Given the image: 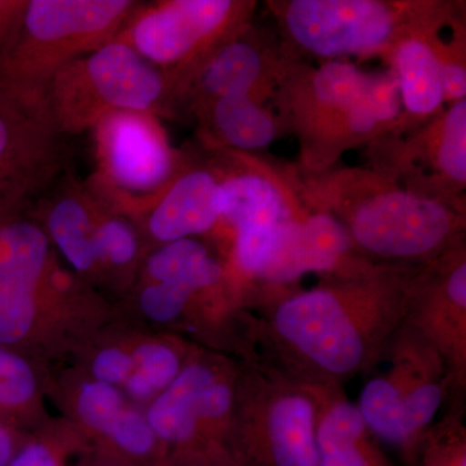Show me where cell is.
Listing matches in <instances>:
<instances>
[{
  "instance_id": "6da1fadb",
  "label": "cell",
  "mask_w": 466,
  "mask_h": 466,
  "mask_svg": "<svg viewBox=\"0 0 466 466\" xmlns=\"http://www.w3.org/2000/svg\"><path fill=\"white\" fill-rule=\"evenodd\" d=\"M419 269L379 266L285 294L257 327L251 325L265 354L262 363L323 388L341 389L370 372L403 324Z\"/></svg>"
},
{
  "instance_id": "7a4b0ae2",
  "label": "cell",
  "mask_w": 466,
  "mask_h": 466,
  "mask_svg": "<svg viewBox=\"0 0 466 466\" xmlns=\"http://www.w3.org/2000/svg\"><path fill=\"white\" fill-rule=\"evenodd\" d=\"M309 195L345 227L358 253L380 266L429 265L460 244L464 219L450 202L400 188L381 173L339 170L314 180Z\"/></svg>"
},
{
  "instance_id": "3957f363",
  "label": "cell",
  "mask_w": 466,
  "mask_h": 466,
  "mask_svg": "<svg viewBox=\"0 0 466 466\" xmlns=\"http://www.w3.org/2000/svg\"><path fill=\"white\" fill-rule=\"evenodd\" d=\"M137 7L131 0H29L0 50V103L47 122L43 97L54 76L115 41Z\"/></svg>"
},
{
  "instance_id": "277c9868",
  "label": "cell",
  "mask_w": 466,
  "mask_h": 466,
  "mask_svg": "<svg viewBox=\"0 0 466 466\" xmlns=\"http://www.w3.org/2000/svg\"><path fill=\"white\" fill-rule=\"evenodd\" d=\"M238 370L223 359H187L146 417L171 466H245L236 425Z\"/></svg>"
},
{
  "instance_id": "5b68a950",
  "label": "cell",
  "mask_w": 466,
  "mask_h": 466,
  "mask_svg": "<svg viewBox=\"0 0 466 466\" xmlns=\"http://www.w3.org/2000/svg\"><path fill=\"white\" fill-rule=\"evenodd\" d=\"M174 92L167 73L115 39L58 70L43 97V113L66 137L94 130L116 112L168 115Z\"/></svg>"
},
{
  "instance_id": "8992f818",
  "label": "cell",
  "mask_w": 466,
  "mask_h": 466,
  "mask_svg": "<svg viewBox=\"0 0 466 466\" xmlns=\"http://www.w3.org/2000/svg\"><path fill=\"white\" fill-rule=\"evenodd\" d=\"M375 366L382 368L370 370L359 410L373 437L413 465L451 388L460 386L438 350L404 323Z\"/></svg>"
},
{
  "instance_id": "52a82bcc",
  "label": "cell",
  "mask_w": 466,
  "mask_h": 466,
  "mask_svg": "<svg viewBox=\"0 0 466 466\" xmlns=\"http://www.w3.org/2000/svg\"><path fill=\"white\" fill-rule=\"evenodd\" d=\"M320 386L256 360L238 370L236 425L245 466H318Z\"/></svg>"
},
{
  "instance_id": "ba28073f",
  "label": "cell",
  "mask_w": 466,
  "mask_h": 466,
  "mask_svg": "<svg viewBox=\"0 0 466 466\" xmlns=\"http://www.w3.org/2000/svg\"><path fill=\"white\" fill-rule=\"evenodd\" d=\"M99 174L91 192L116 213L142 214L183 167L158 116L116 112L95 126Z\"/></svg>"
},
{
  "instance_id": "9c48e42d",
  "label": "cell",
  "mask_w": 466,
  "mask_h": 466,
  "mask_svg": "<svg viewBox=\"0 0 466 466\" xmlns=\"http://www.w3.org/2000/svg\"><path fill=\"white\" fill-rule=\"evenodd\" d=\"M244 5L232 0H170L137 7L116 39L167 73L177 92L214 48L238 33Z\"/></svg>"
},
{
  "instance_id": "30bf717a",
  "label": "cell",
  "mask_w": 466,
  "mask_h": 466,
  "mask_svg": "<svg viewBox=\"0 0 466 466\" xmlns=\"http://www.w3.org/2000/svg\"><path fill=\"white\" fill-rule=\"evenodd\" d=\"M60 287L41 223L21 211L5 214L0 220V346L24 354L41 328L43 305Z\"/></svg>"
},
{
  "instance_id": "8fae6325",
  "label": "cell",
  "mask_w": 466,
  "mask_h": 466,
  "mask_svg": "<svg viewBox=\"0 0 466 466\" xmlns=\"http://www.w3.org/2000/svg\"><path fill=\"white\" fill-rule=\"evenodd\" d=\"M285 32L309 54L329 58L376 54L406 34L410 5L377 0H291L276 5Z\"/></svg>"
},
{
  "instance_id": "7c38bea8",
  "label": "cell",
  "mask_w": 466,
  "mask_h": 466,
  "mask_svg": "<svg viewBox=\"0 0 466 466\" xmlns=\"http://www.w3.org/2000/svg\"><path fill=\"white\" fill-rule=\"evenodd\" d=\"M269 174L283 198L285 214L279 225L274 254L257 280L276 288L293 283L309 272L351 278L380 266L358 253L345 227L332 214L317 207L315 213H305L289 187L271 171Z\"/></svg>"
},
{
  "instance_id": "4fadbf2b",
  "label": "cell",
  "mask_w": 466,
  "mask_h": 466,
  "mask_svg": "<svg viewBox=\"0 0 466 466\" xmlns=\"http://www.w3.org/2000/svg\"><path fill=\"white\" fill-rule=\"evenodd\" d=\"M403 323L438 350L461 388L466 372V262L461 244L417 271Z\"/></svg>"
},
{
  "instance_id": "5bb4252c",
  "label": "cell",
  "mask_w": 466,
  "mask_h": 466,
  "mask_svg": "<svg viewBox=\"0 0 466 466\" xmlns=\"http://www.w3.org/2000/svg\"><path fill=\"white\" fill-rule=\"evenodd\" d=\"M364 78L366 73L354 64L330 60L300 84L290 82L287 99L309 164L325 167L352 142L349 113L360 97Z\"/></svg>"
},
{
  "instance_id": "9a60e30c",
  "label": "cell",
  "mask_w": 466,
  "mask_h": 466,
  "mask_svg": "<svg viewBox=\"0 0 466 466\" xmlns=\"http://www.w3.org/2000/svg\"><path fill=\"white\" fill-rule=\"evenodd\" d=\"M47 122L0 103V213L21 211L66 167V144Z\"/></svg>"
},
{
  "instance_id": "2e32d148",
  "label": "cell",
  "mask_w": 466,
  "mask_h": 466,
  "mask_svg": "<svg viewBox=\"0 0 466 466\" xmlns=\"http://www.w3.org/2000/svg\"><path fill=\"white\" fill-rule=\"evenodd\" d=\"M222 217L220 177L207 168H180L133 222L143 238L162 245L216 228Z\"/></svg>"
},
{
  "instance_id": "e0dca14e",
  "label": "cell",
  "mask_w": 466,
  "mask_h": 466,
  "mask_svg": "<svg viewBox=\"0 0 466 466\" xmlns=\"http://www.w3.org/2000/svg\"><path fill=\"white\" fill-rule=\"evenodd\" d=\"M269 78V64L254 43L238 33L220 43L187 76L175 92L171 110L186 106L195 115L214 101L247 96L260 103L259 92Z\"/></svg>"
},
{
  "instance_id": "ac0fdd59",
  "label": "cell",
  "mask_w": 466,
  "mask_h": 466,
  "mask_svg": "<svg viewBox=\"0 0 466 466\" xmlns=\"http://www.w3.org/2000/svg\"><path fill=\"white\" fill-rule=\"evenodd\" d=\"M99 211L100 201L94 193L69 182L48 198L41 223L51 244L76 274L95 281L101 279L95 245Z\"/></svg>"
},
{
  "instance_id": "d6986e66",
  "label": "cell",
  "mask_w": 466,
  "mask_h": 466,
  "mask_svg": "<svg viewBox=\"0 0 466 466\" xmlns=\"http://www.w3.org/2000/svg\"><path fill=\"white\" fill-rule=\"evenodd\" d=\"M339 388L319 394L318 466H390L380 451L357 403Z\"/></svg>"
},
{
  "instance_id": "ffe728a7",
  "label": "cell",
  "mask_w": 466,
  "mask_h": 466,
  "mask_svg": "<svg viewBox=\"0 0 466 466\" xmlns=\"http://www.w3.org/2000/svg\"><path fill=\"white\" fill-rule=\"evenodd\" d=\"M431 30L410 34L392 47V72L400 85L401 103L412 116H433L444 101L441 64Z\"/></svg>"
},
{
  "instance_id": "44dd1931",
  "label": "cell",
  "mask_w": 466,
  "mask_h": 466,
  "mask_svg": "<svg viewBox=\"0 0 466 466\" xmlns=\"http://www.w3.org/2000/svg\"><path fill=\"white\" fill-rule=\"evenodd\" d=\"M139 269V283L187 281L207 291L220 287L226 276L222 262L192 238L158 245L144 257Z\"/></svg>"
},
{
  "instance_id": "7402d4cb",
  "label": "cell",
  "mask_w": 466,
  "mask_h": 466,
  "mask_svg": "<svg viewBox=\"0 0 466 466\" xmlns=\"http://www.w3.org/2000/svg\"><path fill=\"white\" fill-rule=\"evenodd\" d=\"M222 217L220 222L233 232L241 227L278 225L283 219V198L272 179L268 168L233 174L220 179Z\"/></svg>"
},
{
  "instance_id": "603a6c76",
  "label": "cell",
  "mask_w": 466,
  "mask_h": 466,
  "mask_svg": "<svg viewBox=\"0 0 466 466\" xmlns=\"http://www.w3.org/2000/svg\"><path fill=\"white\" fill-rule=\"evenodd\" d=\"M218 142L238 150L263 149L274 143L278 125L258 101L247 96L226 97L198 115Z\"/></svg>"
},
{
  "instance_id": "cb8c5ba5",
  "label": "cell",
  "mask_w": 466,
  "mask_h": 466,
  "mask_svg": "<svg viewBox=\"0 0 466 466\" xmlns=\"http://www.w3.org/2000/svg\"><path fill=\"white\" fill-rule=\"evenodd\" d=\"M95 245L101 279L106 276L133 278L134 272L142 266L144 245L139 228L130 218L116 213L101 201Z\"/></svg>"
},
{
  "instance_id": "d4e9b609",
  "label": "cell",
  "mask_w": 466,
  "mask_h": 466,
  "mask_svg": "<svg viewBox=\"0 0 466 466\" xmlns=\"http://www.w3.org/2000/svg\"><path fill=\"white\" fill-rule=\"evenodd\" d=\"M424 152L441 177L456 188L466 183V101L452 104L425 134Z\"/></svg>"
},
{
  "instance_id": "484cf974",
  "label": "cell",
  "mask_w": 466,
  "mask_h": 466,
  "mask_svg": "<svg viewBox=\"0 0 466 466\" xmlns=\"http://www.w3.org/2000/svg\"><path fill=\"white\" fill-rule=\"evenodd\" d=\"M39 401V381L29 359L0 346V420L23 431Z\"/></svg>"
},
{
  "instance_id": "4316f807",
  "label": "cell",
  "mask_w": 466,
  "mask_h": 466,
  "mask_svg": "<svg viewBox=\"0 0 466 466\" xmlns=\"http://www.w3.org/2000/svg\"><path fill=\"white\" fill-rule=\"evenodd\" d=\"M128 406L125 392L116 386L92 379L79 383L75 395L76 419L86 437L96 441L95 450L109 437Z\"/></svg>"
},
{
  "instance_id": "83f0119b",
  "label": "cell",
  "mask_w": 466,
  "mask_h": 466,
  "mask_svg": "<svg viewBox=\"0 0 466 466\" xmlns=\"http://www.w3.org/2000/svg\"><path fill=\"white\" fill-rule=\"evenodd\" d=\"M94 452L85 434L46 431L29 435L8 466H87Z\"/></svg>"
},
{
  "instance_id": "f1b7e54d",
  "label": "cell",
  "mask_w": 466,
  "mask_h": 466,
  "mask_svg": "<svg viewBox=\"0 0 466 466\" xmlns=\"http://www.w3.org/2000/svg\"><path fill=\"white\" fill-rule=\"evenodd\" d=\"M131 352L133 373L148 382L157 395L177 379L187 361L183 350L168 339H147L131 343Z\"/></svg>"
},
{
  "instance_id": "f546056e",
  "label": "cell",
  "mask_w": 466,
  "mask_h": 466,
  "mask_svg": "<svg viewBox=\"0 0 466 466\" xmlns=\"http://www.w3.org/2000/svg\"><path fill=\"white\" fill-rule=\"evenodd\" d=\"M137 303L140 314L156 324H171L179 320L192 300L207 293L198 285L187 281L171 283H139Z\"/></svg>"
},
{
  "instance_id": "4dcf8cb0",
  "label": "cell",
  "mask_w": 466,
  "mask_h": 466,
  "mask_svg": "<svg viewBox=\"0 0 466 466\" xmlns=\"http://www.w3.org/2000/svg\"><path fill=\"white\" fill-rule=\"evenodd\" d=\"M416 464L466 466L465 429L459 416H447L431 426L417 451Z\"/></svg>"
},
{
  "instance_id": "1f68e13d",
  "label": "cell",
  "mask_w": 466,
  "mask_h": 466,
  "mask_svg": "<svg viewBox=\"0 0 466 466\" xmlns=\"http://www.w3.org/2000/svg\"><path fill=\"white\" fill-rule=\"evenodd\" d=\"M363 96L382 130L400 124L401 97L394 72L366 73Z\"/></svg>"
},
{
  "instance_id": "d6a6232c",
  "label": "cell",
  "mask_w": 466,
  "mask_h": 466,
  "mask_svg": "<svg viewBox=\"0 0 466 466\" xmlns=\"http://www.w3.org/2000/svg\"><path fill=\"white\" fill-rule=\"evenodd\" d=\"M134 370L131 345H109L95 352L90 361L91 379L122 388Z\"/></svg>"
},
{
  "instance_id": "836d02e7",
  "label": "cell",
  "mask_w": 466,
  "mask_h": 466,
  "mask_svg": "<svg viewBox=\"0 0 466 466\" xmlns=\"http://www.w3.org/2000/svg\"><path fill=\"white\" fill-rule=\"evenodd\" d=\"M435 50L440 55L441 64V86H443V97L453 104L465 99L466 72L461 60L449 57V51L441 50L435 43Z\"/></svg>"
},
{
  "instance_id": "e575fe53",
  "label": "cell",
  "mask_w": 466,
  "mask_h": 466,
  "mask_svg": "<svg viewBox=\"0 0 466 466\" xmlns=\"http://www.w3.org/2000/svg\"><path fill=\"white\" fill-rule=\"evenodd\" d=\"M27 2H11V0H0V50L14 36Z\"/></svg>"
},
{
  "instance_id": "d590c367",
  "label": "cell",
  "mask_w": 466,
  "mask_h": 466,
  "mask_svg": "<svg viewBox=\"0 0 466 466\" xmlns=\"http://www.w3.org/2000/svg\"><path fill=\"white\" fill-rule=\"evenodd\" d=\"M29 434L0 420V466H8Z\"/></svg>"
},
{
  "instance_id": "8d00e7d4",
  "label": "cell",
  "mask_w": 466,
  "mask_h": 466,
  "mask_svg": "<svg viewBox=\"0 0 466 466\" xmlns=\"http://www.w3.org/2000/svg\"><path fill=\"white\" fill-rule=\"evenodd\" d=\"M87 466H130L126 465L124 462L118 461V460L109 458V456L101 455V453L95 451L94 455L88 462Z\"/></svg>"
},
{
  "instance_id": "74e56055",
  "label": "cell",
  "mask_w": 466,
  "mask_h": 466,
  "mask_svg": "<svg viewBox=\"0 0 466 466\" xmlns=\"http://www.w3.org/2000/svg\"><path fill=\"white\" fill-rule=\"evenodd\" d=\"M5 214H8V213H0V220H2V219H3V217H5Z\"/></svg>"
},
{
  "instance_id": "f35d334b",
  "label": "cell",
  "mask_w": 466,
  "mask_h": 466,
  "mask_svg": "<svg viewBox=\"0 0 466 466\" xmlns=\"http://www.w3.org/2000/svg\"><path fill=\"white\" fill-rule=\"evenodd\" d=\"M157 466H171V465L165 464V462H164V464H159V465H157Z\"/></svg>"
}]
</instances>
